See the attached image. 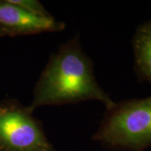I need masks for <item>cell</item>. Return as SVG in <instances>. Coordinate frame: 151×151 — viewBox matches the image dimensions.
<instances>
[{
	"mask_svg": "<svg viewBox=\"0 0 151 151\" xmlns=\"http://www.w3.org/2000/svg\"><path fill=\"white\" fill-rule=\"evenodd\" d=\"M99 101L108 109L114 105L96 80L93 62L81 48L79 38L61 44L50 56L33 92L29 108Z\"/></svg>",
	"mask_w": 151,
	"mask_h": 151,
	"instance_id": "obj_1",
	"label": "cell"
},
{
	"mask_svg": "<svg viewBox=\"0 0 151 151\" xmlns=\"http://www.w3.org/2000/svg\"><path fill=\"white\" fill-rule=\"evenodd\" d=\"M92 139L112 150L144 151L151 147V97L114 103Z\"/></svg>",
	"mask_w": 151,
	"mask_h": 151,
	"instance_id": "obj_2",
	"label": "cell"
},
{
	"mask_svg": "<svg viewBox=\"0 0 151 151\" xmlns=\"http://www.w3.org/2000/svg\"><path fill=\"white\" fill-rule=\"evenodd\" d=\"M0 151H56L42 123L16 99L0 102Z\"/></svg>",
	"mask_w": 151,
	"mask_h": 151,
	"instance_id": "obj_3",
	"label": "cell"
},
{
	"mask_svg": "<svg viewBox=\"0 0 151 151\" xmlns=\"http://www.w3.org/2000/svg\"><path fill=\"white\" fill-rule=\"evenodd\" d=\"M64 22L52 16H41L16 4L14 0H0V38L60 32Z\"/></svg>",
	"mask_w": 151,
	"mask_h": 151,
	"instance_id": "obj_4",
	"label": "cell"
},
{
	"mask_svg": "<svg viewBox=\"0 0 151 151\" xmlns=\"http://www.w3.org/2000/svg\"><path fill=\"white\" fill-rule=\"evenodd\" d=\"M134 70L141 81L151 84V20L137 28L132 39Z\"/></svg>",
	"mask_w": 151,
	"mask_h": 151,
	"instance_id": "obj_5",
	"label": "cell"
},
{
	"mask_svg": "<svg viewBox=\"0 0 151 151\" xmlns=\"http://www.w3.org/2000/svg\"><path fill=\"white\" fill-rule=\"evenodd\" d=\"M14 2L36 14L41 16H51L43 4L37 0H14Z\"/></svg>",
	"mask_w": 151,
	"mask_h": 151,
	"instance_id": "obj_6",
	"label": "cell"
}]
</instances>
